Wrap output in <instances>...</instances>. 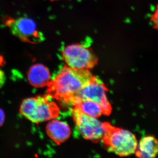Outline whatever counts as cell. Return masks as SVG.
Here are the masks:
<instances>
[{
	"mask_svg": "<svg viewBox=\"0 0 158 158\" xmlns=\"http://www.w3.org/2000/svg\"><path fill=\"white\" fill-rule=\"evenodd\" d=\"M73 106L72 113L79 132L87 140L94 142L102 140L104 134L103 123L96 118L83 113L77 106Z\"/></svg>",
	"mask_w": 158,
	"mask_h": 158,
	"instance_id": "5",
	"label": "cell"
},
{
	"mask_svg": "<svg viewBox=\"0 0 158 158\" xmlns=\"http://www.w3.org/2000/svg\"><path fill=\"white\" fill-rule=\"evenodd\" d=\"M5 24L12 34L24 42L35 43L39 39L36 23L29 18L19 17L16 19L7 18Z\"/></svg>",
	"mask_w": 158,
	"mask_h": 158,
	"instance_id": "7",
	"label": "cell"
},
{
	"mask_svg": "<svg viewBox=\"0 0 158 158\" xmlns=\"http://www.w3.org/2000/svg\"><path fill=\"white\" fill-rule=\"evenodd\" d=\"M135 154L139 158L156 157L158 154V140L154 136H144L138 143Z\"/></svg>",
	"mask_w": 158,
	"mask_h": 158,
	"instance_id": "10",
	"label": "cell"
},
{
	"mask_svg": "<svg viewBox=\"0 0 158 158\" xmlns=\"http://www.w3.org/2000/svg\"><path fill=\"white\" fill-rule=\"evenodd\" d=\"M29 83L35 88L48 86L51 81L49 70L42 64H37L31 66L27 74Z\"/></svg>",
	"mask_w": 158,
	"mask_h": 158,
	"instance_id": "9",
	"label": "cell"
},
{
	"mask_svg": "<svg viewBox=\"0 0 158 158\" xmlns=\"http://www.w3.org/2000/svg\"><path fill=\"white\" fill-rule=\"evenodd\" d=\"M46 130L49 138L57 144L65 142L71 135L70 128L68 124L56 119L49 123Z\"/></svg>",
	"mask_w": 158,
	"mask_h": 158,
	"instance_id": "8",
	"label": "cell"
},
{
	"mask_svg": "<svg viewBox=\"0 0 158 158\" xmlns=\"http://www.w3.org/2000/svg\"><path fill=\"white\" fill-rule=\"evenodd\" d=\"M94 76L88 69H77L65 66L48 85V94L51 98L70 103L74 96L91 81Z\"/></svg>",
	"mask_w": 158,
	"mask_h": 158,
	"instance_id": "1",
	"label": "cell"
},
{
	"mask_svg": "<svg viewBox=\"0 0 158 158\" xmlns=\"http://www.w3.org/2000/svg\"><path fill=\"white\" fill-rule=\"evenodd\" d=\"M102 127L104 134L102 141L108 150L120 156L135 153L138 142L134 134L128 130L115 127L109 123H103Z\"/></svg>",
	"mask_w": 158,
	"mask_h": 158,
	"instance_id": "2",
	"label": "cell"
},
{
	"mask_svg": "<svg viewBox=\"0 0 158 158\" xmlns=\"http://www.w3.org/2000/svg\"><path fill=\"white\" fill-rule=\"evenodd\" d=\"M73 106L78 107L83 113L86 115L97 118L104 115L101 106L96 102L90 100H76L71 103Z\"/></svg>",
	"mask_w": 158,
	"mask_h": 158,
	"instance_id": "11",
	"label": "cell"
},
{
	"mask_svg": "<svg viewBox=\"0 0 158 158\" xmlns=\"http://www.w3.org/2000/svg\"><path fill=\"white\" fill-rule=\"evenodd\" d=\"M6 81V77L5 72L0 69V89L2 88Z\"/></svg>",
	"mask_w": 158,
	"mask_h": 158,
	"instance_id": "13",
	"label": "cell"
},
{
	"mask_svg": "<svg viewBox=\"0 0 158 158\" xmlns=\"http://www.w3.org/2000/svg\"><path fill=\"white\" fill-rule=\"evenodd\" d=\"M50 98L48 94L26 98L22 102L20 112L23 116L34 123L55 119L59 116L60 109Z\"/></svg>",
	"mask_w": 158,
	"mask_h": 158,
	"instance_id": "3",
	"label": "cell"
},
{
	"mask_svg": "<svg viewBox=\"0 0 158 158\" xmlns=\"http://www.w3.org/2000/svg\"><path fill=\"white\" fill-rule=\"evenodd\" d=\"M5 120V114L4 111L0 108V127L4 124Z\"/></svg>",
	"mask_w": 158,
	"mask_h": 158,
	"instance_id": "14",
	"label": "cell"
},
{
	"mask_svg": "<svg viewBox=\"0 0 158 158\" xmlns=\"http://www.w3.org/2000/svg\"><path fill=\"white\" fill-rule=\"evenodd\" d=\"M151 21L154 28L158 30V4L155 11L151 17Z\"/></svg>",
	"mask_w": 158,
	"mask_h": 158,
	"instance_id": "12",
	"label": "cell"
},
{
	"mask_svg": "<svg viewBox=\"0 0 158 158\" xmlns=\"http://www.w3.org/2000/svg\"><path fill=\"white\" fill-rule=\"evenodd\" d=\"M63 60L71 68L89 69L97 63V59L90 49L81 44H72L65 47L62 52Z\"/></svg>",
	"mask_w": 158,
	"mask_h": 158,
	"instance_id": "4",
	"label": "cell"
},
{
	"mask_svg": "<svg viewBox=\"0 0 158 158\" xmlns=\"http://www.w3.org/2000/svg\"><path fill=\"white\" fill-rule=\"evenodd\" d=\"M108 89L104 83L96 77H94L90 83L85 85L74 96L70 103L76 100H90L101 106L104 115L109 116L112 112V107L106 97Z\"/></svg>",
	"mask_w": 158,
	"mask_h": 158,
	"instance_id": "6",
	"label": "cell"
}]
</instances>
